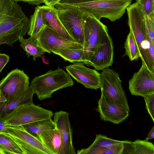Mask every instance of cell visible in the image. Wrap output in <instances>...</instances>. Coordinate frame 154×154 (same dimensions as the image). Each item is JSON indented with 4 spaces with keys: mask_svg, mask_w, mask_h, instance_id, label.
Instances as JSON below:
<instances>
[{
    "mask_svg": "<svg viewBox=\"0 0 154 154\" xmlns=\"http://www.w3.org/2000/svg\"><path fill=\"white\" fill-rule=\"evenodd\" d=\"M30 19L14 0H0V45L13 44L25 36Z\"/></svg>",
    "mask_w": 154,
    "mask_h": 154,
    "instance_id": "obj_1",
    "label": "cell"
},
{
    "mask_svg": "<svg viewBox=\"0 0 154 154\" xmlns=\"http://www.w3.org/2000/svg\"><path fill=\"white\" fill-rule=\"evenodd\" d=\"M133 0H100L69 4H57V9L70 8L79 10L100 20L106 18L112 22L120 19Z\"/></svg>",
    "mask_w": 154,
    "mask_h": 154,
    "instance_id": "obj_2",
    "label": "cell"
},
{
    "mask_svg": "<svg viewBox=\"0 0 154 154\" xmlns=\"http://www.w3.org/2000/svg\"><path fill=\"white\" fill-rule=\"evenodd\" d=\"M126 9L128 17V25L137 45L140 57L142 63L154 73V64L149 52L150 43L152 41L146 30L144 16L136 2L129 5Z\"/></svg>",
    "mask_w": 154,
    "mask_h": 154,
    "instance_id": "obj_3",
    "label": "cell"
},
{
    "mask_svg": "<svg viewBox=\"0 0 154 154\" xmlns=\"http://www.w3.org/2000/svg\"><path fill=\"white\" fill-rule=\"evenodd\" d=\"M74 82L70 75L62 68L51 69L45 73L35 76L30 86L40 100L52 97L53 93L59 89L72 87Z\"/></svg>",
    "mask_w": 154,
    "mask_h": 154,
    "instance_id": "obj_4",
    "label": "cell"
},
{
    "mask_svg": "<svg viewBox=\"0 0 154 154\" xmlns=\"http://www.w3.org/2000/svg\"><path fill=\"white\" fill-rule=\"evenodd\" d=\"M84 44L87 65L97 50L103 44L109 34L107 26L88 14L83 13Z\"/></svg>",
    "mask_w": 154,
    "mask_h": 154,
    "instance_id": "obj_5",
    "label": "cell"
},
{
    "mask_svg": "<svg viewBox=\"0 0 154 154\" xmlns=\"http://www.w3.org/2000/svg\"><path fill=\"white\" fill-rule=\"evenodd\" d=\"M119 76L113 69L107 68L103 70L100 76L101 94L109 102L124 106L130 111Z\"/></svg>",
    "mask_w": 154,
    "mask_h": 154,
    "instance_id": "obj_6",
    "label": "cell"
},
{
    "mask_svg": "<svg viewBox=\"0 0 154 154\" xmlns=\"http://www.w3.org/2000/svg\"><path fill=\"white\" fill-rule=\"evenodd\" d=\"M29 85V77L23 70H12L0 81V102L14 100L28 90Z\"/></svg>",
    "mask_w": 154,
    "mask_h": 154,
    "instance_id": "obj_7",
    "label": "cell"
},
{
    "mask_svg": "<svg viewBox=\"0 0 154 154\" xmlns=\"http://www.w3.org/2000/svg\"><path fill=\"white\" fill-rule=\"evenodd\" d=\"M54 114L50 110L32 103L22 104L4 121L6 126H22L31 122L51 119Z\"/></svg>",
    "mask_w": 154,
    "mask_h": 154,
    "instance_id": "obj_8",
    "label": "cell"
},
{
    "mask_svg": "<svg viewBox=\"0 0 154 154\" xmlns=\"http://www.w3.org/2000/svg\"><path fill=\"white\" fill-rule=\"evenodd\" d=\"M5 133L13 137L25 154H53L38 137L29 133L22 126H7Z\"/></svg>",
    "mask_w": 154,
    "mask_h": 154,
    "instance_id": "obj_9",
    "label": "cell"
},
{
    "mask_svg": "<svg viewBox=\"0 0 154 154\" xmlns=\"http://www.w3.org/2000/svg\"><path fill=\"white\" fill-rule=\"evenodd\" d=\"M57 12L62 23L68 33L75 42L83 46V12L79 10L70 8L57 9Z\"/></svg>",
    "mask_w": 154,
    "mask_h": 154,
    "instance_id": "obj_10",
    "label": "cell"
},
{
    "mask_svg": "<svg viewBox=\"0 0 154 154\" xmlns=\"http://www.w3.org/2000/svg\"><path fill=\"white\" fill-rule=\"evenodd\" d=\"M36 37L40 45L49 53L63 49L83 48L82 45L63 38L45 26Z\"/></svg>",
    "mask_w": 154,
    "mask_h": 154,
    "instance_id": "obj_11",
    "label": "cell"
},
{
    "mask_svg": "<svg viewBox=\"0 0 154 154\" xmlns=\"http://www.w3.org/2000/svg\"><path fill=\"white\" fill-rule=\"evenodd\" d=\"M129 89L132 95L143 97L154 94V73L142 63L129 80Z\"/></svg>",
    "mask_w": 154,
    "mask_h": 154,
    "instance_id": "obj_12",
    "label": "cell"
},
{
    "mask_svg": "<svg viewBox=\"0 0 154 154\" xmlns=\"http://www.w3.org/2000/svg\"><path fill=\"white\" fill-rule=\"evenodd\" d=\"M67 73L86 88H100V73L95 69L85 66L80 63H74L65 67Z\"/></svg>",
    "mask_w": 154,
    "mask_h": 154,
    "instance_id": "obj_13",
    "label": "cell"
},
{
    "mask_svg": "<svg viewBox=\"0 0 154 154\" xmlns=\"http://www.w3.org/2000/svg\"><path fill=\"white\" fill-rule=\"evenodd\" d=\"M68 112L62 110L55 112L53 121L59 130L62 140V154H75L72 143V130Z\"/></svg>",
    "mask_w": 154,
    "mask_h": 154,
    "instance_id": "obj_14",
    "label": "cell"
},
{
    "mask_svg": "<svg viewBox=\"0 0 154 154\" xmlns=\"http://www.w3.org/2000/svg\"><path fill=\"white\" fill-rule=\"evenodd\" d=\"M96 110L100 113L101 120L115 124L120 123L126 120L130 112L124 106L109 102L101 94Z\"/></svg>",
    "mask_w": 154,
    "mask_h": 154,
    "instance_id": "obj_15",
    "label": "cell"
},
{
    "mask_svg": "<svg viewBox=\"0 0 154 154\" xmlns=\"http://www.w3.org/2000/svg\"><path fill=\"white\" fill-rule=\"evenodd\" d=\"M114 47L112 38L108 34L103 43L96 51L89 62L91 66L97 70H103L113 63Z\"/></svg>",
    "mask_w": 154,
    "mask_h": 154,
    "instance_id": "obj_16",
    "label": "cell"
},
{
    "mask_svg": "<svg viewBox=\"0 0 154 154\" xmlns=\"http://www.w3.org/2000/svg\"><path fill=\"white\" fill-rule=\"evenodd\" d=\"M45 26L54 30L63 38L75 42L62 23L54 6L44 5L39 6Z\"/></svg>",
    "mask_w": 154,
    "mask_h": 154,
    "instance_id": "obj_17",
    "label": "cell"
},
{
    "mask_svg": "<svg viewBox=\"0 0 154 154\" xmlns=\"http://www.w3.org/2000/svg\"><path fill=\"white\" fill-rule=\"evenodd\" d=\"M35 94L30 86L21 96L10 102H0V119L4 121L18 107L28 103H32V98Z\"/></svg>",
    "mask_w": 154,
    "mask_h": 154,
    "instance_id": "obj_18",
    "label": "cell"
},
{
    "mask_svg": "<svg viewBox=\"0 0 154 154\" xmlns=\"http://www.w3.org/2000/svg\"><path fill=\"white\" fill-rule=\"evenodd\" d=\"M38 137L53 154H62L61 137L56 127L42 132Z\"/></svg>",
    "mask_w": 154,
    "mask_h": 154,
    "instance_id": "obj_19",
    "label": "cell"
},
{
    "mask_svg": "<svg viewBox=\"0 0 154 154\" xmlns=\"http://www.w3.org/2000/svg\"><path fill=\"white\" fill-rule=\"evenodd\" d=\"M122 154H154L153 144L148 141L137 139L133 142L123 141Z\"/></svg>",
    "mask_w": 154,
    "mask_h": 154,
    "instance_id": "obj_20",
    "label": "cell"
},
{
    "mask_svg": "<svg viewBox=\"0 0 154 154\" xmlns=\"http://www.w3.org/2000/svg\"><path fill=\"white\" fill-rule=\"evenodd\" d=\"M19 41L20 43V46L26 52L28 57L32 56L34 61L36 58L41 57L46 52L39 45L36 36H30L27 39H24L23 37H21L19 38Z\"/></svg>",
    "mask_w": 154,
    "mask_h": 154,
    "instance_id": "obj_21",
    "label": "cell"
},
{
    "mask_svg": "<svg viewBox=\"0 0 154 154\" xmlns=\"http://www.w3.org/2000/svg\"><path fill=\"white\" fill-rule=\"evenodd\" d=\"M66 61L72 63H80L87 65L85 51L82 48H67L53 52Z\"/></svg>",
    "mask_w": 154,
    "mask_h": 154,
    "instance_id": "obj_22",
    "label": "cell"
},
{
    "mask_svg": "<svg viewBox=\"0 0 154 154\" xmlns=\"http://www.w3.org/2000/svg\"><path fill=\"white\" fill-rule=\"evenodd\" d=\"M25 154L22 149L10 135L0 133V154Z\"/></svg>",
    "mask_w": 154,
    "mask_h": 154,
    "instance_id": "obj_23",
    "label": "cell"
},
{
    "mask_svg": "<svg viewBox=\"0 0 154 154\" xmlns=\"http://www.w3.org/2000/svg\"><path fill=\"white\" fill-rule=\"evenodd\" d=\"M22 126L29 133L37 137L42 132L56 127L55 124L51 119L31 122Z\"/></svg>",
    "mask_w": 154,
    "mask_h": 154,
    "instance_id": "obj_24",
    "label": "cell"
},
{
    "mask_svg": "<svg viewBox=\"0 0 154 154\" xmlns=\"http://www.w3.org/2000/svg\"><path fill=\"white\" fill-rule=\"evenodd\" d=\"M124 149L123 141L110 147H90L78 150L77 154H122Z\"/></svg>",
    "mask_w": 154,
    "mask_h": 154,
    "instance_id": "obj_25",
    "label": "cell"
},
{
    "mask_svg": "<svg viewBox=\"0 0 154 154\" xmlns=\"http://www.w3.org/2000/svg\"><path fill=\"white\" fill-rule=\"evenodd\" d=\"M44 26L40 6H38L30 16L29 28L27 33L30 36H36Z\"/></svg>",
    "mask_w": 154,
    "mask_h": 154,
    "instance_id": "obj_26",
    "label": "cell"
},
{
    "mask_svg": "<svg viewBox=\"0 0 154 154\" xmlns=\"http://www.w3.org/2000/svg\"><path fill=\"white\" fill-rule=\"evenodd\" d=\"M125 53L124 56H127L131 61L136 60L140 57L138 49L134 36L130 31L124 44Z\"/></svg>",
    "mask_w": 154,
    "mask_h": 154,
    "instance_id": "obj_27",
    "label": "cell"
},
{
    "mask_svg": "<svg viewBox=\"0 0 154 154\" xmlns=\"http://www.w3.org/2000/svg\"><path fill=\"white\" fill-rule=\"evenodd\" d=\"M122 141L113 139L106 135L99 134H96L95 140L89 147H110Z\"/></svg>",
    "mask_w": 154,
    "mask_h": 154,
    "instance_id": "obj_28",
    "label": "cell"
},
{
    "mask_svg": "<svg viewBox=\"0 0 154 154\" xmlns=\"http://www.w3.org/2000/svg\"><path fill=\"white\" fill-rule=\"evenodd\" d=\"M136 2L144 16L154 14V0H136Z\"/></svg>",
    "mask_w": 154,
    "mask_h": 154,
    "instance_id": "obj_29",
    "label": "cell"
},
{
    "mask_svg": "<svg viewBox=\"0 0 154 154\" xmlns=\"http://www.w3.org/2000/svg\"><path fill=\"white\" fill-rule=\"evenodd\" d=\"M144 16L147 31L149 36L154 43V14Z\"/></svg>",
    "mask_w": 154,
    "mask_h": 154,
    "instance_id": "obj_30",
    "label": "cell"
},
{
    "mask_svg": "<svg viewBox=\"0 0 154 154\" xmlns=\"http://www.w3.org/2000/svg\"><path fill=\"white\" fill-rule=\"evenodd\" d=\"M146 108L153 122H154V94L144 97Z\"/></svg>",
    "mask_w": 154,
    "mask_h": 154,
    "instance_id": "obj_31",
    "label": "cell"
},
{
    "mask_svg": "<svg viewBox=\"0 0 154 154\" xmlns=\"http://www.w3.org/2000/svg\"><path fill=\"white\" fill-rule=\"evenodd\" d=\"M10 58L9 56L5 54L0 53V72L9 62Z\"/></svg>",
    "mask_w": 154,
    "mask_h": 154,
    "instance_id": "obj_32",
    "label": "cell"
},
{
    "mask_svg": "<svg viewBox=\"0 0 154 154\" xmlns=\"http://www.w3.org/2000/svg\"><path fill=\"white\" fill-rule=\"evenodd\" d=\"M96 0H61L59 3L61 4H75Z\"/></svg>",
    "mask_w": 154,
    "mask_h": 154,
    "instance_id": "obj_33",
    "label": "cell"
},
{
    "mask_svg": "<svg viewBox=\"0 0 154 154\" xmlns=\"http://www.w3.org/2000/svg\"><path fill=\"white\" fill-rule=\"evenodd\" d=\"M18 2L22 1L27 2L30 4L38 5L42 3H45V0H14Z\"/></svg>",
    "mask_w": 154,
    "mask_h": 154,
    "instance_id": "obj_34",
    "label": "cell"
},
{
    "mask_svg": "<svg viewBox=\"0 0 154 154\" xmlns=\"http://www.w3.org/2000/svg\"><path fill=\"white\" fill-rule=\"evenodd\" d=\"M61 0H45V4L46 5L54 6Z\"/></svg>",
    "mask_w": 154,
    "mask_h": 154,
    "instance_id": "obj_35",
    "label": "cell"
},
{
    "mask_svg": "<svg viewBox=\"0 0 154 154\" xmlns=\"http://www.w3.org/2000/svg\"><path fill=\"white\" fill-rule=\"evenodd\" d=\"M7 126H6L4 121L0 119V133H5Z\"/></svg>",
    "mask_w": 154,
    "mask_h": 154,
    "instance_id": "obj_36",
    "label": "cell"
},
{
    "mask_svg": "<svg viewBox=\"0 0 154 154\" xmlns=\"http://www.w3.org/2000/svg\"><path fill=\"white\" fill-rule=\"evenodd\" d=\"M154 138V126L152 128L151 131L148 134L145 140L148 141L149 140L153 139Z\"/></svg>",
    "mask_w": 154,
    "mask_h": 154,
    "instance_id": "obj_37",
    "label": "cell"
}]
</instances>
